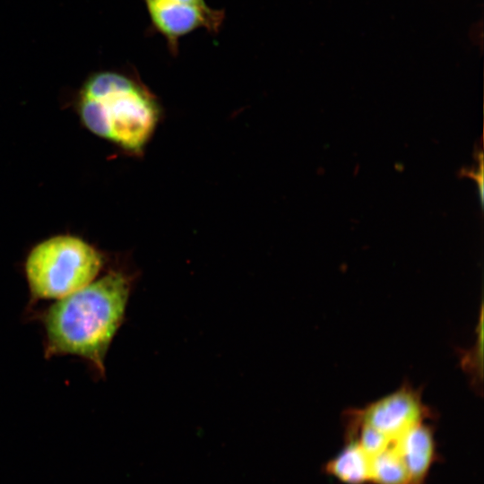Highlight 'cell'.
<instances>
[{
	"instance_id": "cell-1",
	"label": "cell",
	"mask_w": 484,
	"mask_h": 484,
	"mask_svg": "<svg viewBox=\"0 0 484 484\" xmlns=\"http://www.w3.org/2000/svg\"><path fill=\"white\" fill-rule=\"evenodd\" d=\"M131 290L130 276L111 270L55 300L39 315L45 358L78 357L103 377L106 356L124 322Z\"/></svg>"
},
{
	"instance_id": "cell-2",
	"label": "cell",
	"mask_w": 484,
	"mask_h": 484,
	"mask_svg": "<svg viewBox=\"0 0 484 484\" xmlns=\"http://www.w3.org/2000/svg\"><path fill=\"white\" fill-rule=\"evenodd\" d=\"M75 106L90 132L131 151L145 145L159 117L157 100L148 88L132 73L119 71L91 74Z\"/></svg>"
},
{
	"instance_id": "cell-3",
	"label": "cell",
	"mask_w": 484,
	"mask_h": 484,
	"mask_svg": "<svg viewBox=\"0 0 484 484\" xmlns=\"http://www.w3.org/2000/svg\"><path fill=\"white\" fill-rule=\"evenodd\" d=\"M104 265L95 246L70 234L50 237L35 245L26 256L24 275L30 305L57 300L94 281Z\"/></svg>"
},
{
	"instance_id": "cell-4",
	"label": "cell",
	"mask_w": 484,
	"mask_h": 484,
	"mask_svg": "<svg viewBox=\"0 0 484 484\" xmlns=\"http://www.w3.org/2000/svg\"><path fill=\"white\" fill-rule=\"evenodd\" d=\"M143 1L151 30L163 37L174 56L181 38L200 29L217 35L225 20V11L212 8L205 0Z\"/></svg>"
},
{
	"instance_id": "cell-5",
	"label": "cell",
	"mask_w": 484,
	"mask_h": 484,
	"mask_svg": "<svg viewBox=\"0 0 484 484\" xmlns=\"http://www.w3.org/2000/svg\"><path fill=\"white\" fill-rule=\"evenodd\" d=\"M424 409L412 391L402 388L369 404L360 412V424L370 426L392 441L422 422Z\"/></svg>"
},
{
	"instance_id": "cell-6",
	"label": "cell",
	"mask_w": 484,
	"mask_h": 484,
	"mask_svg": "<svg viewBox=\"0 0 484 484\" xmlns=\"http://www.w3.org/2000/svg\"><path fill=\"white\" fill-rule=\"evenodd\" d=\"M409 472L411 484H422L435 459L432 430L420 422L393 441Z\"/></svg>"
},
{
	"instance_id": "cell-7",
	"label": "cell",
	"mask_w": 484,
	"mask_h": 484,
	"mask_svg": "<svg viewBox=\"0 0 484 484\" xmlns=\"http://www.w3.org/2000/svg\"><path fill=\"white\" fill-rule=\"evenodd\" d=\"M325 471L346 484L370 482V457L351 440L325 465Z\"/></svg>"
},
{
	"instance_id": "cell-8",
	"label": "cell",
	"mask_w": 484,
	"mask_h": 484,
	"mask_svg": "<svg viewBox=\"0 0 484 484\" xmlns=\"http://www.w3.org/2000/svg\"><path fill=\"white\" fill-rule=\"evenodd\" d=\"M370 482L375 484H411L406 466L393 442L370 457Z\"/></svg>"
},
{
	"instance_id": "cell-9",
	"label": "cell",
	"mask_w": 484,
	"mask_h": 484,
	"mask_svg": "<svg viewBox=\"0 0 484 484\" xmlns=\"http://www.w3.org/2000/svg\"><path fill=\"white\" fill-rule=\"evenodd\" d=\"M355 440L369 457L382 452L393 442L379 430L364 424H360L359 436Z\"/></svg>"
}]
</instances>
